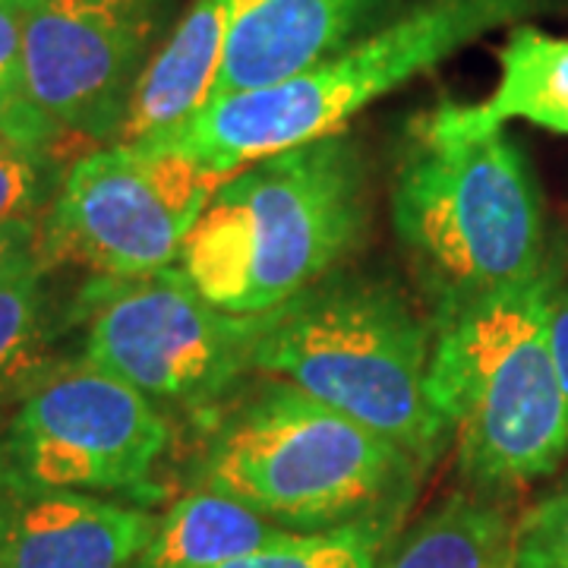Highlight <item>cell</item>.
<instances>
[{
  "label": "cell",
  "mask_w": 568,
  "mask_h": 568,
  "mask_svg": "<svg viewBox=\"0 0 568 568\" xmlns=\"http://www.w3.org/2000/svg\"><path fill=\"white\" fill-rule=\"evenodd\" d=\"M364 164L345 133L227 174L178 265L209 304L263 316L320 284L364 227Z\"/></svg>",
  "instance_id": "cell-1"
},
{
  "label": "cell",
  "mask_w": 568,
  "mask_h": 568,
  "mask_svg": "<svg viewBox=\"0 0 568 568\" xmlns=\"http://www.w3.org/2000/svg\"><path fill=\"white\" fill-rule=\"evenodd\" d=\"M552 278L493 291L439 320L429 402L480 489L552 474L568 452V392L549 345Z\"/></svg>",
  "instance_id": "cell-2"
},
{
  "label": "cell",
  "mask_w": 568,
  "mask_h": 568,
  "mask_svg": "<svg viewBox=\"0 0 568 568\" xmlns=\"http://www.w3.org/2000/svg\"><path fill=\"white\" fill-rule=\"evenodd\" d=\"M392 224L439 320L544 272L540 193L506 130L452 133L424 118L395 174Z\"/></svg>",
  "instance_id": "cell-3"
},
{
  "label": "cell",
  "mask_w": 568,
  "mask_h": 568,
  "mask_svg": "<svg viewBox=\"0 0 568 568\" xmlns=\"http://www.w3.org/2000/svg\"><path fill=\"white\" fill-rule=\"evenodd\" d=\"M537 7L540 0H420L301 77L209 102L178 133L145 149H171L234 174L256 159L342 133L366 104Z\"/></svg>",
  "instance_id": "cell-4"
},
{
  "label": "cell",
  "mask_w": 568,
  "mask_h": 568,
  "mask_svg": "<svg viewBox=\"0 0 568 568\" xmlns=\"http://www.w3.org/2000/svg\"><path fill=\"white\" fill-rule=\"evenodd\" d=\"M429 328L386 284L332 278L265 316L253 369L405 448L436 455L446 426L429 402Z\"/></svg>",
  "instance_id": "cell-5"
},
{
  "label": "cell",
  "mask_w": 568,
  "mask_h": 568,
  "mask_svg": "<svg viewBox=\"0 0 568 568\" xmlns=\"http://www.w3.org/2000/svg\"><path fill=\"white\" fill-rule=\"evenodd\" d=\"M410 462L392 439L278 379L224 417L200 487L284 530H328L379 515Z\"/></svg>",
  "instance_id": "cell-6"
},
{
  "label": "cell",
  "mask_w": 568,
  "mask_h": 568,
  "mask_svg": "<svg viewBox=\"0 0 568 568\" xmlns=\"http://www.w3.org/2000/svg\"><path fill=\"white\" fill-rule=\"evenodd\" d=\"M82 357L155 405L205 407L253 369L265 316L209 304L181 265L133 278H92L80 294Z\"/></svg>",
  "instance_id": "cell-7"
},
{
  "label": "cell",
  "mask_w": 568,
  "mask_h": 568,
  "mask_svg": "<svg viewBox=\"0 0 568 568\" xmlns=\"http://www.w3.org/2000/svg\"><path fill=\"white\" fill-rule=\"evenodd\" d=\"M224 178L171 149L111 142L82 155L41 222L44 272L77 263L95 278H133L178 265Z\"/></svg>",
  "instance_id": "cell-8"
},
{
  "label": "cell",
  "mask_w": 568,
  "mask_h": 568,
  "mask_svg": "<svg viewBox=\"0 0 568 568\" xmlns=\"http://www.w3.org/2000/svg\"><path fill=\"white\" fill-rule=\"evenodd\" d=\"M164 446L159 405L85 357L54 364L22 395L3 443L29 487L92 496H145Z\"/></svg>",
  "instance_id": "cell-9"
},
{
  "label": "cell",
  "mask_w": 568,
  "mask_h": 568,
  "mask_svg": "<svg viewBox=\"0 0 568 568\" xmlns=\"http://www.w3.org/2000/svg\"><path fill=\"white\" fill-rule=\"evenodd\" d=\"M162 0H39L22 20L29 102L54 133L118 140Z\"/></svg>",
  "instance_id": "cell-10"
},
{
  "label": "cell",
  "mask_w": 568,
  "mask_h": 568,
  "mask_svg": "<svg viewBox=\"0 0 568 568\" xmlns=\"http://www.w3.org/2000/svg\"><path fill=\"white\" fill-rule=\"evenodd\" d=\"M383 0H227L212 102L301 77L364 32Z\"/></svg>",
  "instance_id": "cell-11"
},
{
  "label": "cell",
  "mask_w": 568,
  "mask_h": 568,
  "mask_svg": "<svg viewBox=\"0 0 568 568\" xmlns=\"http://www.w3.org/2000/svg\"><path fill=\"white\" fill-rule=\"evenodd\" d=\"M155 518L104 496L20 480L0 537V568H136Z\"/></svg>",
  "instance_id": "cell-12"
},
{
  "label": "cell",
  "mask_w": 568,
  "mask_h": 568,
  "mask_svg": "<svg viewBox=\"0 0 568 568\" xmlns=\"http://www.w3.org/2000/svg\"><path fill=\"white\" fill-rule=\"evenodd\" d=\"M227 36V0H193L174 36L145 63L114 145H152L212 102Z\"/></svg>",
  "instance_id": "cell-13"
},
{
  "label": "cell",
  "mask_w": 568,
  "mask_h": 568,
  "mask_svg": "<svg viewBox=\"0 0 568 568\" xmlns=\"http://www.w3.org/2000/svg\"><path fill=\"white\" fill-rule=\"evenodd\" d=\"M499 85L487 102H443L426 118L452 133H487L503 130L506 121H528L568 136V41L518 26L499 54Z\"/></svg>",
  "instance_id": "cell-14"
},
{
  "label": "cell",
  "mask_w": 568,
  "mask_h": 568,
  "mask_svg": "<svg viewBox=\"0 0 568 568\" xmlns=\"http://www.w3.org/2000/svg\"><path fill=\"white\" fill-rule=\"evenodd\" d=\"M282 525L244 503L196 487L155 518L136 568H219L282 540Z\"/></svg>",
  "instance_id": "cell-15"
},
{
  "label": "cell",
  "mask_w": 568,
  "mask_h": 568,
  "mask_svg": "<svg viewBox=\"0 0 568 568\" xmlns=\"http://www.w3.org/2000/svg\"><path fill=\"white\" fill-rule=\"evenodd\" d=\"M506 515L474 496H452L388 547L376 568H499L508 559Z\"/></svg>",
  "instance_id": "cell-16"
},
{
  "label": "cell",
  "mask_w": 568,
  "mask_h": 568,
  "mask_svg": "<svg viewBox=\"0 0 568 568\" xmlns=\"http://www.w3.org/2000/svg\"><path fill=\"white\" fill-rule=\"evenodd\" d=\"M44 268L0 291V407L22 395L51 369V320L41 284Z\"/></svg>",
  "instance_id": "cell-17"
},
{
  "label": "cell",
  "mask_w": 568,
  "mask_h": 568,
  "mask_svg": "<svg viewBox=\"0 0 568 568\" xmlns=\"http://www.w3.org/2000/svg\"><path fill=\"white\" fill-rule=\"evenodd\" d=\"M386 511L328 530H291L282 540L219 568H376L392 544Z\"/></svg>",
  "instance_id": "cell-18"
},
{
  "label": "cell",
  "mask_w": 568,
  "mask_h": 568,
  "mask_svg": "<svg viewBox=\"0 0 568 568\" xmlns=\"http://www.w3.org/2000/svg\"><path fill=\"white\" fill-rule=\"evenodd\" d=\"M0 136L44 155L58 140L54 126L29 102L22 77V20L7 7H0Z\"/></svg>",
  "instance_id": "cell-19"
},
{
  "label": "cell",
  "mask_w": 568,
  "mask_h": 568,
  "mask_svg": "<svg viewBox=\"0 0 568 568\" xmlns=\"http://www.w3.org/2000/svg\"><path fill=\"white\" fill-rule=\"evenodd\" d=\"M511 568H568V487L521 515L508 537Z\"/></svg>",
  "instance_id": "cell-20"
},
{
  "label": "cell",
  "mask_w": 568,
  "mask_h": 568,
  "mask_svg": "<svg viewBox=\"0 0 568 568\" xmlns=\"http://www.w3.org/2000/svg\"><path fill=\"white\" fill-rule=\"evenodd\" d=\"M48 193V155L0 136V227L39 222Z\"/></svg>",
  "instance_id": "cell-21"
},
{
  "label": "cell",
  "mask_w": 568,
  "mask_h": 568,
  "mask_svg": "<svg viewBox=\"0 0 568 568\" xmlns=\"http://www.w3.org/2000/svg\"><path fill=\"white\" fill-rule=\"evenodd\" d=\"M39 222H13L0 227V291L22 275L44 268L39 250Z\"/></svg>",
  "instance_id": "cell-22"
},
{
  "label": "cell",
  "mask_w": 568,
  "mask_h": 568,
  "mask_svg": "<svg viewBox=\"0 0 568 568\" xmlns=\"http://www.w3.org/2000/svg\"><path fill=\"white\" fill-rule=\"evenodd\" d=\"M549 345H552V357H556L562 386L568 392V284L562 291H552V306H549Z\"/></svg>",
  "instance_id": "cell-23"
},
{
  "label": "cell",
  "mask_w": 568,
  "mask_h": 568,
  "mask_svg": "<svg viewBox=\"0 0 568 568\" xmlns=\"http://www.w3.org/2000/svg\"><path fill=\"white\" fill-rule=\"evenodd\" d=\"M17 489H20V474H17L13 462H10L7 448L0 446V537H3V528H7V515H10Z\"/></svg>",
  "instance_id": "cell-24"
},
{
  "label": "cell",
  "mask_w": 568,
  "mask_h": 568,
  "mask_svg": "<svg viewBox=\"0 0 568 568\" xmlns=\"http://www.w3.org/2000/svg\"><path fill=\"white\" fill-rule=\"evenodd\" d=\"M39 0H0V7H7V10H13V13H26V10H32Z\"/></svg>",
  "instance_id": "cell-25"
},
{
  "label": "cell",
  "mask_w": 568,
  "mask_h": 568,
  "mask_svg": "<svg viewBox=\"0 0 568 568\" xmlns=\"http://www.w3.org/2000/svg\"><path fill=\"white\" fill-rule=\"evenodd\" d=\"M499 568H511V562H508V559H506V562H503V566H499Z\"/></svg>",
  "instance_id": "cell-26"
}]
</instances>
